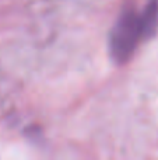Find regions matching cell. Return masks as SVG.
Wrapping results in <instances>:
<instances>
[{
  "label": "cell",
  "instance_id": "cell-1",
  "mask_svg": "<svg viewBox=\"0 0 158 160\" xmlns=\"http://www.w3.org/2000/svg\"><path fill=\"white\" fill-rule=\"evenodd\" d=\"M143 14L134 8H125L119 14L109 35L111 56L118 63H125L133 56L136 48L147 38Z\"/></svg>",
  "mask_w": 158,
  "mask_h": 160
}]
</instances>
